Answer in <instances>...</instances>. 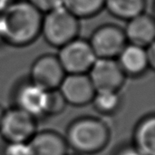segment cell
Listing matches in <instances>:
<instances>
[{"label":"cell","instance_id":"obj_2","mask_svg":"<svg viewBox=\"0 0 155 155\" xmlns=\"http://www.w3.org/2000/svg\"><path fill=\"white\" fill-rule=\"evenodd\" d=\"M110 133L107 125L94 117H84L73 122L66 133V143L80 154H94L108 143Z\"/></svg>","mask_w":155,"mask_h":155},{"label":"cell","instance_id":"obj_21","mask_svg":"<svg viewBox=\"0 0 155 155\" xmlns=\"http://www.w3.org/2000/svg\"><path fill=\"white\" fill-rule=\"evenodd\" d=\"M146 53H147V57L149 61V65L152 68H154L155 65V45L154 43L150 45L149 46L146 47Z\"/></svg>","mask_w":155,"mask_h":155},{"label":"cell","instance_id":"obj_4","mask_svg":"<svg viewBox=\"0 0 155 155\" xmlns=\"http://www.w3.org/2000/svg\"><path fill=\"white\" fill-rule=\"evenodd\" d=\"M57 58L66 74H87L96 60L88 41L75 38L60 47Z\"/></svg>","mask_w":155,"mask_h":155},{"label":"cell","instance_id":"obj_24","mask_svg":"<svg viewBox=\"0 0 155 155\" xmlns=\"http://www.w3.org/2000/svg\"><path fill=\"white\" fill-rule=\"evenodd\" d=\"M4 114H5V110H4V109H3V107L0 105V124H1V122H2V119H3Z\"/></svg>","mask_w":155,"mask_h":155},{"label":"cell","instance_id":"obj_10","mask_svg":"<svg viewBox=\"0 0 155 155\" xmlns=\"http://www.w3.org/2000/svg\"><path fill=\"white\" fill-rule=\"evenodd\" d=\"M124 35L128 44L147 47L155 40V21L148 14L141 15L128 20Z\"/></svg>","mask_w":155,"mask_h":155},{"label":"cell","instance_id":"obj_23","mask_svg":"<svg viewBox=\"0 0 155 155\" xmlns=\"http://www.w3.org/2000/svg\"><path fill=\"white\" fill-rule=\"evenodd\" d=\"M15 0H0V14L8 7Z\"/></svg>","mask_w":155,"mask_h":155},{"label":"cell","instance_id":"obj_16","mask_svg":"<svg viewBox=\"0 0 155 155\" xmlns=\"http://www.w3.org/2000/svg\"><path fill=\"white\" fill-rule=\"evenodd\" d=\"M63 6L78 19L92 17L104 7V0H63Z\"/></svg>","mask_w":155,"mask_h":155},{"label":"cell","instance_id":"obj_17","mask_svg":"<svg viewBox=\"0 0 155 155\" xmlns=\"http://www.w3.org/2000/svg\"><path fill=\"white\" fill-rule=\"evenodd\" d=\"M94 108L103 114L114 113L120 104L118 92L114 91H97L93 98Z\"/></svg>","mask_w":155,"mask_h":155},{"label":"cell","instance_id":"obj_3","mask_svg":"<svg viewBox=\"0 0 155 155\" xmlns=\"http://www.w3.org/2000/svg\"><path fill=\"white\" fill-rule=\"evenodd\" d=\"M79 30V19L63 5L43 16L41 35L53 46L60 48L77 38Z\"/></svg>","mask_w":155,"mask_h":155},{"label":"cell","instance_id":"obj_20","mask_svg":"<svg viewBox=\"0 0 155 155\" xmlns=\"http://www.w3.org/2000/svg\"><path fill=\"white\" fill-rule=\"evenodd\" d=\"M5 155H28V147L26 143H8L5 146Z\"/></svg>","mask_w":155,"mask_h":155},{"label":"cell","instance_id":"obj_19","mask_svg":"<svg viewBox=\"0 0 155 155\" xmlns=\"http://www.w3.org/2000/svg\"><path fill=\"white\" fill-rule=\"evenodd\" d=\"M42 14H46L63 5V0H27Z\"/></svg>","mask_w":155,"mask_h":155},{"label":"cell","instance_id":"obj_5","mask_svg":"<svg viewBox=\"0 0 155 155\" xmlns=\"http://www.w3.org/2000/svg\"><path fill=\"white\" fill-rule=\"evenodd\" d=\"M36 133L35 118L18 107L5 111L0 134L7 143H27Z\"/></svg>","mask_w":155,"mask_h":155},{"label":"cell","instance_id":"obj_25","mask_svg":"<svg viewBox=\"0 0 155 155\" xmlns=\"http://www.w3.org/2000/svg\"><path fill=\"white\" fill-rule=\"evenodd\" d=\"M71 155H78V154H71Z\"/></svg>","mask_w":155,"mask_h":155},{"label":"cell","instance_id":"obj_6","mask_svg":"<svg viewBox=\"0 0 155 155\" xmlns=\"http://www.w3.org/2000/svg\"><path fill=\"white\" fill-rule=\"evenodd\" d=\"M97 58L118 57L128 44L124 31L115 25H104L98 27L88 41Z\"/></svg>","mask_w":155,"mask_h":155},{"label":"cell","instance_id":"obj_13","mask_svg":"<svg viewBox=\"0 0 155 155\" xmlns=\"http://www.w3.org/2000/svg\"><path fill=\"white\" fill-rule=\"evenodd\" d=\"M118 64L125 74H143L149 67L146 47L127 44L118 55Z\"/></svg>","mask_w":155,"mask_h":155},{"label":"cell","instance_id":"obj_11","mask_svg":"<svg viewBox=\"0 0 155 155\" xmlns=\"http://www.w3.org/2000/svg\"><path fill=\"white\" fill-rule=\"evenodd\" d=\"M26 143L28 155H67L65 139L53 131L35 133Z\"/></svg>","mask_w":155,"mask_h":155},{"label":"cell","instance_id":"obj_14","mask_svg":"<svg viewBox=\"0 0 155 155\" xmlns=\"http://www.w3.org/2000/svg\"><path fill=\"white\" fill-rule=\"evenodd\" d=\"M134 147L143 155H155V117L151 114L137 125L134 135Z\"/></svg>","mask_w":155,"mask_h":155},{"label":"cell","instance_id":"obj_22","mask_svg":"<svg viewBox=\"0 0 155 155\" xmlns=\"http://www.w3.org/2000/svg\"><path fill=\"white\" fill-rule=\"evenodd\" d=\"M115 155H143L139 151H137L134 146H125L120 149Z\"/></svg>","mask_w":155,"mask_h":155},{"label":"cell","instance_id":"obj_15","mask_svg":"<svg viewBox=\"0 0 155 155\" xmlns=\"http://www.w3.org/2000/svg\"><path fill=\"white\" fill-rule=\"evenodd\" d=\"M145 5V0H104V7L112 15L127 21L144 13Z\"/></svg>","mask_w":155,"mask_h":155},{"label":"cell","instance_id":"obj_18","mask_svg":"<svg viewBox=\"0 0 155 155\" xmlns=\"http://www.w3.org/2000/svg\"><path fill=\"white\" fill-rule=\"evenodd\" d=\"M67 103L59 89L47 91L45 115H57L61 114L66 106Z\"/></svg>","mask_w":155,"mask_h":155},{"label":"cell","instance_id":"obj_8","mask_svg":"<svg viewBox=\"0 0 155 155\" xmlns=\"http://www.w3.org/2000/svg\"><path fill=\"white\" fill-rule=\"evenodd\" d=\"M65 74L57 55L54 54L38 57L30 72L31 83L45 91L58 89Z\"/></svg>","mask_w":155,"mask_h":155},{"label":"cell","instance_id":"obj_1","mask_svg":"<svg viewBox=\"0 0 155 155\" xmlns=\"http://www.w3.org/2000/svg\"><path fill=\"white\" fill-rule=\"evenodd\" d=\"M43 14L27 0L14 1L0 14V43L25 46L41 35Z\"/></svg>","mask_w":155,"mask_h":155},{"label":"cell","instance_id":"obj_7","mask_svg":"<svg viewBox=\"0 0 155 155\" xmlns=\"http://www.w3.org/2000/svg\"><path fill=\"white\" fill-rule=\"evenodd\" d=\"M88 73L96 92H118L125 80V74L117 60L111 58H96Z\"/></svg>","mask_w":155,"mask_h":155},{"label":"cell","instance_id":"obj_9","mask_svg":"<svg viewBox=\"0 0 155 155\" xmlns=\"http://www.w3.org/2000/svg\"><path fill=\"white\" fill-rule=\"evenodd\" d=\"M58 89L66 103L74 106L91 103L96 92L87 74H65Z\"/></svg>","mask_w":155,"mask_h":155},{"label":"cell","instance_id":"obj_12","mask_svg":"<svg viewBox=\"0 0 155 155\" xmlns=\"http://www.w3.org/2000/svg\"><path fill=\"white\" fill-rule=\"evenodd\" d=\"M47 91L31 82L22 85L15 96L16 107L22 109L35 118L45 114Z\"/></svg>","mask_w":155,"mask_h":155}]
</instances>
